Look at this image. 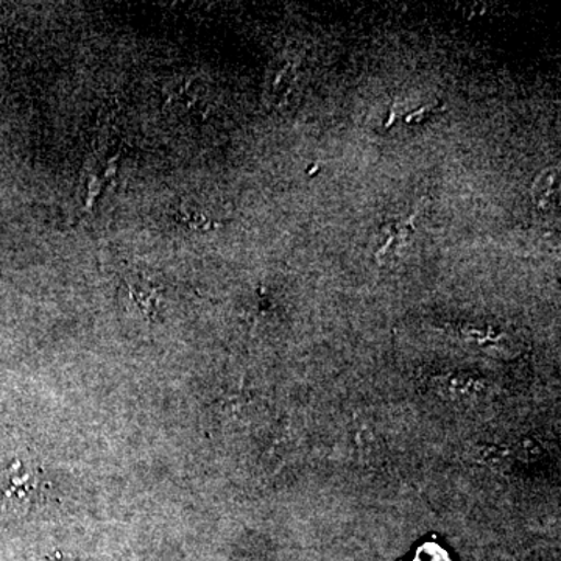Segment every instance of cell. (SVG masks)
Returning a JSON list of instances; mask_svg holds the SVG:
<instances>
[{"label": "cell", "instance_id": "obj_1", "mask_svg": "<svg viewBox=\"0 0 561 561\" xmlns=\"http://www.w3.org/2000/svg\"><path fill=\"white\" fill-rule=\"evenodd\" d=\"M35 481L28 471L14 463L0 472V508L2 511H25L31 504Z\"/></svg>", "mask_w": 561, "mask_h": 561}, {"label": "cell", "instance_id": "obj_2", "mask_svg": "<svg viewBox=\"0 0 561 561\" xmlns=\"http://www.w3.org/2000/svg\"><path fill=\"white\" fill-rule=\"evenodd\" d=\"M557 184H559V171L556 168L546 169L535 179L530 194L538 209L549 208Z\"/></svg>", "mask_w": 561, "mask_h": 561}, {"label": "cell", "instance_id": "obj_3", "mask_svg": "<svg viewBox=\"0 0 561 561\" xmlns=\"http://www.w3.org/2000/svg\"><path fill=\"white\" fill-rule=\"evenodd\" d=\"M413 219H415V216L409 217L408 220L393 221V224L387 225V227L383 228V231L389 234V239H387L386 245L376 253V257H378L379 261L389 257L391 251L397 249V247L404 245L409 234L413 232Z\"/></svg>", "mask_w": 561, "mask_h": 561}, {"label": "cell", "instance_id": "obj_4", "mask_svg": "<svg viewBox=\"0 0 561 561\" xmlns=\"http://www.w3.org/2000/svg\"><path fill=\"white\" fill-rule=\"evenodd\" d=\"M415 561H449L448 556L443 549L435 545L423 546L416 553Z\"/></svg>", "mask_w": 561, "mask_h": 561}, {"label": "cell", "instance_id": "obj_5", "mask_svg": "<svg viewBox=\"0 0 561 561\" xmlns=\"http://www.w3.org/2000/svg\"><path fill=\"white\" fill-rule=\"evenodd\" d=\"M443 108H435V106H424V108L416 110L415 113L409 114L405 117V122L408 124H421V122L426 121L427 116H432V114L440 113Z\"/></svg>", "mask_w": 561, "mask_h": 561}]
</instances>
